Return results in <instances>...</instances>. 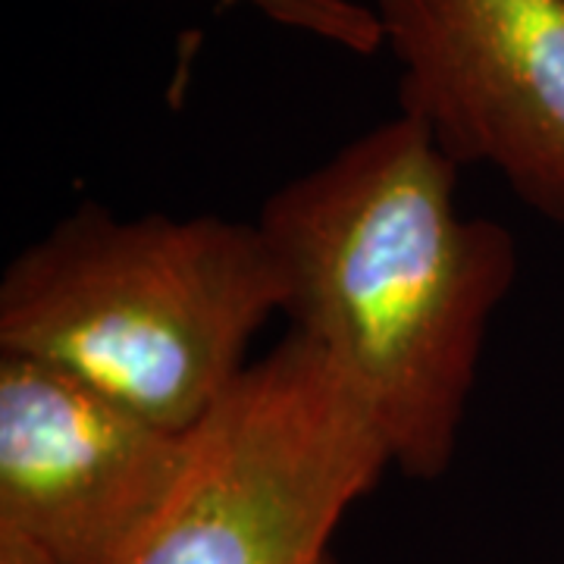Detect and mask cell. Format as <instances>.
I'll return each mask as SVG.
<instances>
[{"instance_id":"1","label":"cell","mask_w":564,"mask_h":564,"mask_svg":"<svg viewBox=\"0 0 564 564\" xmlns=\"http://www.w3.org/2000/svg\"><path fill=\"white\" fill-rule=\"evenodd\" d=\"M458 166L408 113L367 129L261 204L292 333L355 386L389 462L440 480L458 452L496 311L518 280L502 223L464 217Z\"/></svg>"},{"instance_id":"2","label":"cell","mask_w":564,"mask_h":564,"mask_svg":"<svg viewBox=\"0 0 564 564\" xmlns=\"http://www.w3.org/2000/svg\"><path fill=\"white\" fill-rule=\"evenodd\" d=\"M285 289L258 223L82 202L0 276V351L192 433L251 367Z\"/></svg>"},{"instance_id":"3","label":"cell","mask_w":564,"mask_h":564,"mask_svg":"<svg viewBox=\"0 0 564 564\" xmlns=\"http://www.w3.org/2000/svg\"><path fill=\"white\" fill-rule=\"evenodd\" d=\"M386 467L355 386L289 333L188 433L180 484L122 564H333V533Z\"/></svg>"},{"instance_id":"4","label":"cell","mask_w":564,"mask_h":564,"mask_svg":"<svg viewBox=\"0 0 564 564\" xmlns=\"http://www.w3.org/2000/svg\"><path fill=\"white\" fill-rule=\"evenodd\" d=\"M399 113L564 226V0H373Z\"/></svg>"},{"instance_id":"5","label":"cell","mask_w":564,"mask_h":564,"mask_svg":"<svg viewBox=\"0 0 564 564\" xmlns=\"http://www.w3.org/2000/svg\"><path fill=\"white\" fill-rule=\"evenodd\" d=\"M185 458L188 433L0 351V533L57 564H122L173 496Z\"/></svg>"},{"instance_id":"6","label":"cell","mask_w":564,"mask_h":564,"mask_svg":"<svg viewBox=\"0 0 564 564\" xmlns=\"http://www.w3.org/2000/svg\"><path fill=\"white\" fill-rule=\"evenodd\" d=\"M226 7H248L280 29L336 44L348 54H377L383 47V29L373 7L358 0H220Z\"/></svg>"},{"instance_id":"7","label":"cell","mask_w":564,"mask_h":564,"mask_svg":"<svg viewBox=\"0 0 564 564\" xmlns=\"http://www.w3.org/2000/svg\"><path fill=\"white\" fill-rule=\"evenodd\" d=\"M0 564H57L51 555H44L41 549L25 543L13 533H0Z\"/></svg>"}]
</instances>
